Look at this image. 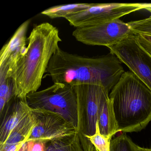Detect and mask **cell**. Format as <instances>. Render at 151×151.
I'll list each match as a JSON object with an SVG mask.
<instances>
[{
  "mask_svg": "<svg viewBox=\"0 0 151 151\" xmlns=\"http://www.w3.org/2000/svg\"><path fill=\"white\" fill-rule=\"evenodd\" d=\"M46 72L54 83L72 86L96 85L112 90L125 72L114 55L88 57L73 54L59 47L52 56Z\"/></svg>",
  "mask_w": 151,
  "mask_h": 151,
  "instance_id": "obj_1",
  "label": "cell"
},
{
  "mask_svg": "<svg viewBox=\"0 0 151 151\" xmlns=\"http://www.w3.org/2000/svg\"><path fill=\"white\" fill-rule=\"evenodd\" d=\"M26 52L7 78L13 80L15 98L26 101V97L37 91L43 76L62 41L58 29L47 22L34 26L28 38Z\"/></svg>",
  "mask_w": 151,
  "mask_h": 151,
  "instance_id": "obj_2",
  "label": "cell"
},
{
  "mask_svg": "<svg viewBox=\"0 0 151 151\" xmlns=\"http://www.w3.org/2000/svg\"><path fill=\"white\" fill-rule=\"evenodd\" d=\"M109 97L118 132H137L151 122V90L131 71L124 73Z\"/></svg>",
  "mask_w": 151,
  "mask_h": 151,
  "instance_id": "obj_3",
  "label": "cell"
},
{
  "mask_svg": "<svg viewBox=\"0 0 151 151\" xmlns=\"http://www.w3.org/2000/svg\"><path fill=\"white\" fill-rule=\"evenodd\" d=\"M26 102L32 109L59 114L78 129L77 101L75 86L68 84L54 83L46 89L28 94Z\"/></svg>",
  "mask_w": 151,
  "mask_h": 151,
  "instance_id": "obj_4",
  "label": "cell"
},
{
  "mask_svg": "<svg viewBox=\"0 0 151 151\" xmlns=\"http://www.w3.org/2000/svg\"><path fill=\"white\" fill-rule=\"evenodd\" d=\"M108 48L151 91V55L140 45L135 34Z\"/></svg>",
  "mask_w": 151,
  "mask_h": 151,
  "instance_id": "obj_5",
  "label": "cell"
},
{
  "mask_svg": "<svg viewBox=\"0 0 151 151\" xmlns=\"http://www.w3.org/2000/svg\"><path fill=\"white\" fill-rule=\"evenodd\" d=\"M134 34L128 23L117 19L93 26L76 28L72 35L85 45L108 47Z\"/></svg>",
  "mask_w": 151,
  "mask_h": 151,
  "instance_id": "obj_6",
  "label": "cell"
},
{
  "mask_svg": "<svg viewBox=\"0 0 151 151\" xmlns=\"http://www.w3.org/2000/svg\"><path fill=\"white\" fill-rule=\"evenodd\" d=\"M75 87L77 101L78 129L85 136H92L96 132L101 99L108 91L103 86L96 85H81Z\"/></svg>",
  "mask_w": 151,
  "mask_h": 151,
  "instance_id": "obj_7",
  "label": "cell"
},
{
  "mask_svg": "<svg viewBox=\"0 0 151 151\" xmlns=\"http://www.w3.org/2000/svg\"><path fill=\"white\" fill-rule=\"evenodd\" d=\"M141 9L138 3H92L88 9L71 15L66 19L76 28L87 27L119 19Z\"/></svg>",
  "mask_w": 151,
  "mask_h": 151,
  "instance_id": "obj_8",
  "label": "cell"
},
{
  "mask_svg": "<svg viewBox=\"0 0 151 151\" xmlns=\"http://www.w3.org/2000/svg\"><path fill=\"white\" fill-rule=\"evenodd\" d=\"M36 124L27 142L39 141L46 143L55 139L75 135L78 130L72 124L57 113L32 109Z\"/></svg>",
  "mask_w": 151,
  "mask_h": 151,
  "instance_id": "obj_9",
  "label": "cell"
},
{
  "mask_svg": "<svg viewBox=\"0 0 151 151\" xmlns=\"http://www.w3.org/2000/svg\"><path fill=\"white\" fill-rule=\"evenodd\" d=\"M30 21L22 24L0 52V77L7 78L27 49V34Z\"/></svg>",
  "mask_w": 151,
  "mask_h": 151,
  "instance_id": "obj_10",
  "label": "cell"
},
{
  "mask_svg": "<svg viewBox=\"0 0 151 151\" xmlns=\"http://www.w3.org/2000/svg\"><path fill=\"white\" fill-rule=\"evenodd\" d=\"M32 112L26 101L15 98L5 110L0 128V145L4 144L12 131Z\"/></svg>",
  "mask_w": 151,
  "mask_h": 151,
  "instance_id": "obj_11",
  "label": "cell"
},
{
  "mask_svg": "<svg viewBox=\"0 0 151 151\" xmlns=\"http://www.w3.org/2000/svg\"><path fill=\"white\" fill-rule=\"evenodd\" d=\"M98 124L100 133L105 137L111 139L118 132V125L108 91L105 92L101 101Z\"/></svg>",
  "mask_w": 151,
  "mask_h": 151,
  "instance_id": "obj_12",
  "label": "cell"
},
{
  "mask_svg": "<svg viewBox=\"0 0 151 151\" xmlns=\"http://www.w3.org/2000/svg\"><path fill=\"white\" fill-rule=\"evenodd\" d=\"M91 143L78 132L75 135L55 139L45 144V151H88Z\"/></svg>",
  "mask_w": 151,
  "mask_h": 151,
  "instance_id": "obj_13",
  "label": "cell"
},
{
  "mask_svg": "<svg viewBox=\"0 0 151 151\" xmlns=\"http://www.w3.org/2000/svg\"><path fill=\"white\" fill-rule=\"evenodd\" d=\"M36 124V117L31 113L12 131L7 140L0 147L27 143Z\"/></svg>",
  "mask_w": 151,
  "mask_h": 151,
  "instance_id": "obj_14",
  "label": "cell"
},
{
  "mask_svg": "<svg viewBox=\"0 0 151 151\" xmlns=\"http://www.w3.org/2000/svg\"><path fill=\"white\" fill-rule=\"evenodd\" d=\"M92 3H74L64 4L51 7L41 12V14L46 16L52 19L67 17L78 12L88 9Z\"/></svg>",
  "mask_w": 151,
  "mask_h": 151,
  "instance_id": "obj_15",
  "label": "cell"
},
{
  "mask_svg": "<svg viewBox=\"0 0 151 151\" xmlns=\"http://www.w3.org/2000/svg\"><path fill=\"white\" fill-rule=\"evenodd\" d=\"M15 98L14 88L11 78H0V114L3 115L5 110Z\"/></svg>",
  "mask_w": 151,
  "mask_h": 151,
  "instance_id": "obj_16",
  "label": "cell"
},
{
  "mask_svg": "<svg viewBox=\"0 0 151 151\" xmlns=\"http://www.w3.org/2000/svg\"><path fill=\"white\" fill-rule=\"evenodd\" d=\"M134 144L124 133L111 140L110 151H134Z\"/></svg>",
  "mask_w": 151,
  "mask_h": 151,
  "instance_id": "obj_17",
  "label": "cell"
},
{
  "mask_svg": "<svg viewBox=\"0 0 151 151\" xmlns=\"http://www.w3.org/2000/svg\"><path fill=\"white\" fill-rule=\"evenodd\" d=\"M85 136L98 151H110L111 139L101 134L98 122L96 124L95 134L92 136Z\"/></svg>",
  "mask_w": 151,
  "mask_h": 151,
  "instance_id": "obj_18",
  "label": "cell"
},
{
  "mask_svg": "<svg viewBox=\"0 0 151 151\" xmlns=\"http://www.w3.org/2000/svg\"><path fill=\"white\" fill-rule=\"evenodd\" d=\"M135 34H145L151 36V17L132 21L128 23Z\"/></svg>",
  "mask_w": 151,
  "mask_h": 151,
  "instance_id": "obj_19",
  "label": "cell"
},
{
  "mask_svg": "<svg viewBox=\"0 0 151 151\" xmlns=\"http://www.w3.org/2000/svg\"><path fill=\"white\" fill-rule=\"evenodd\" d=\"M135 35L140 45L151 55V36L140 33Z\"/></svg>",
  "mask_w": 151,
  "mask_h": 151,
  "instance_id": "obj_20",
  "label": "cell"
},
{
  "mask_svg": "<svg viewBox=\"0 0 151 151\" xmlns=\"http://www.w3.org/2000/svg\"><path fill=\"white\" fill-rule=\"evenodd\" d=\"M28 151H45V144L39 141H30L26 143Z\"/></svg>",
  "mask_w": 151,
  "mask_h": 151,
  "instance_id": "obj_21",
  "label": "cell"
},
{
  "mask_svg": "<svg viewBox=\"0 0 151 151\" xmlns=\"http://www.w3.org/2000/svg\"><path fill=\"white\" fill-rule=\"evenodd\" d=\"M25 143H19L9 146L0 147V151H19Z\"/></svg>",
  "mask_w": 151,
  "mask_h": 151,
  "instance_id": "obj_22",
  "label": "cell"
},
{
  "mask_svg": "<svg viewBox=\"0 0 151 151\" xmlns=\"http://www.w3.org/2000/svg\"><path fill=\"white\" fill-rule=\"evenodd\" d=\"M142 9H145L149 11L151 14V3H138ZM150 17H151L150 16Z\"/></svg>",
  "mask_w": 151,
  "mask_h": 151,
  "instance_id": "obj_23",
  "label": "cell"
},
{
  "mask_svg": "<svg viewBox=\"0 0 151 151\" xmlns=\"http://www.w3.org/2000/svg\"><path fill=\"white\" fill-rule=\"evenodd\" d=\"M134 151H151V148H145L134 144Z\"/></svg>",
  "mask_w": 151,
  "mask_h": 151,
  "instance_id": "obj_24",
  "label": "cell"
},
{
  "mask_svg": "<svg viewBox=\"0 0 151 151\" xmlns=\"http://www.w3.org/2000/svg\"><path fill=\"white\" fill-rule=\"evenodd\" d=\"M19 151H28V149H27V145L26 143L21 148Z\"/></svg>",
  "mask_w": 151,
  "mask_h": 151,
  "instance_id": "obj_25",
  "label": "cell"
},
{
  "mask_svg": "<svg viewBox=\"0 0 151 151\" xmlns=\"http://www.w3.org/2000/svg\"><path fill=\"white\" fill-rule=\"evenodd\" d=\"M93 151H98V150H97V149H96V148H94V149H93Z\"/></svg>",
  "mask_w": 151,
  "mask_h": 151,
  "instance_id": "obj_26",
  "label": "cell"
}]
</instances>
